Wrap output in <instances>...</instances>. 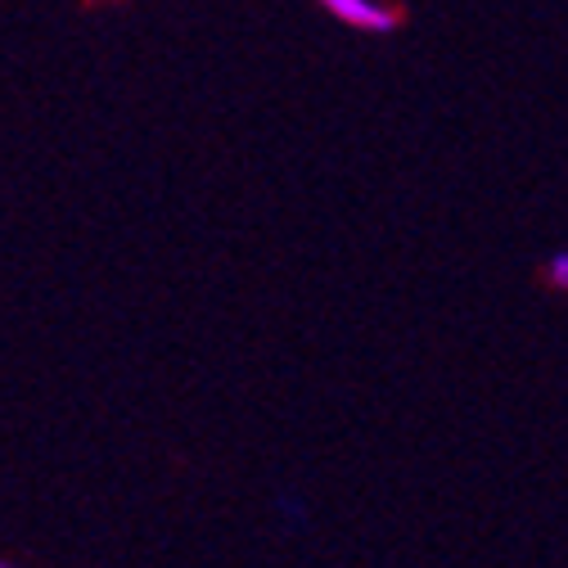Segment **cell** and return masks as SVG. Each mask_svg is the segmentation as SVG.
Masks as SVG:
<instances>
[{"label": "cell", "instance_id": "6da1fadb", "mask_svg": "<svg viewBox=\"0 0 568 568\" xmlns=\"http://www.w3.org/2000/svg\"><path fill=\"white\" fill-rule=\"evenodd\" d=\"M321 6L334 19H343L352 28H366V32H393L397 28V10L379 6V0H321Z\"/></svg>", "mask_w": 568, "mask_h": 568}, {"label": "cell", "instance_id": "7a4b0ae2", "mask_svg": "<svg viewBox=\"0 0 568 568\" xmlns=\"http://www.w3.org/2000/svg\"><path fill=\"white\" fill-rule=\"evenodd\" d=\"M546 275H550L555 290H568V253H555L550 266H546Z\"/></svg>", "mask_w": 568, "mask_h": 568}]
</instances>
